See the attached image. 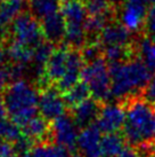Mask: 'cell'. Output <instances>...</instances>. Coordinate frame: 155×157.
<instances>
[{"label":"cell","instance_id":"cell-1","mask_svg":"<svg viewBox=\"0 0 155 157\" xmlns=\"http://www.w3.org/2000/svg\"><path fill=\"white\" fill-rule=\"evenodd\" d=\"M125 109L123 136L129 144L147 148L155 144V107L142 96L121 101Z\"/></svg>","mask_w":155,"mask_h":157},{"label":"cell","instance_id":"cell-2","mask_svg":"<svg viewBox=\"0 0 155 157\" xmlns=\"http://www.w3.org/2000/svg\"><path fill=\"white\" fill-rule=\"evenodd\" d=\"M151 72L139 57L112 63L110 66L112 98L123 101L142 93L151 79Z\"/></svg>","mask_w":155,"mask_h":157},{"label":"cell","instance_id":"cell-3","mask_svg":"<svg viewBox=\"0 0 155 157\" xmlns=\"http://www.w3.org/2000/svg\"><path fill=\"white\" fill-rule=\"evenodd\" d=\"M4 102L9 119L22 128L37 116L39 93L34 85L25 79H16L5 88Z\"/></svg>","mask_w":155,"mask_h":157},{"label":"cell","instance_id":"cell-4","mask_svg":"<svg viewBox=\"0 0 155 157\" xmlns=\"http://www.w3.org/2000/svg\"><path fill=\"white\" fill-rule=\"evenodd\" d=\"M60 12L66 22L65 45L69 47L81 49L87 43L86 22L89 16L88 9L82 1H64Z\"/></svg>","mask_w":155,"mask_h":157},{"label":"cell","instance_id":"cell-5","mask_svg":"<svg viewBox=\"0 0 155 157\" xmlns=\"http://www.w3.org/2000/svg\"><path fill=\"white\" fill-rule=\"evenodd\" d=\"M81 80L89 87L91 98L100 103H106L112 99L110 67L104 57L87 63L82 71Z\"/></svg>","mask_w":155,"mask_h":157},{"label":"cell","instance_id":"cell-6","mask_svg":"<svg viewBox=\"0 0 155 157\" xmlns=\"http://www.w3.org/2000/svg\"><path fill=\"white\" fill-rule=\"evenodd\" d=\"M10 35L14 41L37 48L45 41L41 24L31 14H20L10 24Z\"/></svg>","mask_w":155,"mask_h":157},{"label":"cell","instance_id":"cell-7","mask_svg":"<svg viewBox=\"0 0 155 157\" xmlns=\"http://www.w3.org/2000/svg\"><path fill=\"white\" fill-rule=\"evenodd\" d=\"M70 51H71V47H69L67 45L54 49V52L52 53L49 60L45 66L42 76H40L38 78L40 90L50 86V84L56 85L62 79L66 71Z\"/></svg>","mask_w":155,"mask_h":157},{"label":"cell","instance_id":"cell-8","mask_svg":"<svg viewBox=\"0 0 155 157\" xmlns=\"http://www.w3.org/2000/svg\"><path fill=\"white\" fill-rule=\"evenodd\" d=\"M78 136V126L71 115L64 113L50 123L49 141L64 146L71 153L77 149Z\"/></svg>","mask_w":155,"mask_h":157},{"label":"cell","instance_id":"cell-9","mask_svg":"<svg viewBox=\"0 0 155 157\" xmlns=\"http://www.w3.org/2000/svg\"><path fill=\"white\" fill-rule=\"evenodd\" d=\"M155 0H124L120 10V21L123 25L132 31H139L145 25L151 6Z\"/></svg>","mask_w":155,"mask_h":157},{"label":"cell","instance_id":"cell-10","mask_svg":"<svg viewBox=\"0 0 155 157\" xmlns=\"http://www.w3.org/2000/svg\"><path fill=\"white\" fill-rule=\"evenodd\" d=\"M67 105L65 103L63 94L56 87L47 86L40 90L39 94V111L40 115L52 122L64 115Z\"/></svg>","mask_w":155,"mask_h":157},{"label":"cell","instance_id":"cell-11","mask_svg":"<svg viewBox=\"0 0 155 157\" xmlns=\"http://www.w3.org/2000/svg\"><path fill=\"white\" fill-rule=\"evenodd\" d=\"M125 122V109L120 103H103L98 117L96 119L97 126L104 133H114L120 131Z\"/></svg>","mask_w":155,"mask_h":157},{"label":"cell","instance_id":"cell-12","mask_svg":"<svg viewBox=\"0 0 155 157\" xmlns=\"http://www.w3.org/2000/svg\"><path fill=\"white\" fill-rule=\"evenodd\" d=\"M102 138V131L97 124H91L81 128L77 144L81 157H103Z\"/></svg>","mask_w":155,"mask_h":157},{"label":"cell","instance_id":"cell-13","mask_svg":"<svg viewBox=\"0 0 155 157\" xmlns=\"http://www.w3.org/2000/svg\"><path fill=\"white\" fill-rule=\"evenodd\" d=\"M85 59L82 56L81 51L78 48H72L69 54V61L64 76L55 85V87L63 94L70 88L80 82L82 77V71L85 68Z\"/></svg>","mask_w":155,"mask_h":157},{"label":"cell","instance_id":"cell-14","mask_svg":"<svg viewBox=\"0 0 155 157\" xmlns=\"http://www.w3.org/2000/svg\"><path fill=\"white\" fill-rule=\"evenodd\" d=\"M102 105L103 103L95 100L94 98H89L81 102L80 105H78L77 107L72 108L71 116L74 119L77 126L79 128H83L88 125L94 124V121H96L98 117Z\"/></svg>","mask_w":155,"mask_h":157},{"label":"cell","instance_id":"cell-15","mask_svg":"<svg viewBox=\"0 0 155 157\" xmlns=\"http://www.w3.org/2000/svg\"><path fill=\"white\" fill-rule=\"evenodd\" d=\"M98 36L99 43L103 47L110 45H131V31L122 23H108Z\"/></svg>","mask_w":155,"mask_h":157},{"label":"cell","instance_id":"cell-16","mask_svg":"<svg viewBox=\"0 0 155 157\" xmlns=\"http://www.w3.org/2000/svg\"><path fill=\"white\" fill-rule=\"evenodd\" d=\"M40 24H41V29H42L46 40L55 45L64 39L66 22H65V18L62 12H58L54 15H50L41 20Z\"/></svg>","mask_w":155,"mask_h":157},{"label":"cell","instance_id":"cell-17","mask_svg":"<svg viewBox=\"0 0 155 157\" xmlns=\"http://www.w3.org/2000/svg\"><path fill=\"white\" fill-rule=\"evenodd\" d=\"M49 131L50 122L41 115L34 116L22 127V134L32 141L37 140L39 142L49 140Z\"/></svg>","mask_w":155,"mask_h":157},{"label":"cell","instance_id":"cell-18","mask_svg":"<svg viewBox=\"0 0 155 157\" xmlns=\"http://www.w3.org/2000/svg\"><path fill=\"white\" fill-rule=\"evenodd\" d=\"M62 5V0H29L30 14L33 15L39 22L60 12Z\"/></svg>","mask_w":155,"mask_h":157},{"label":"cell","instance_id":"cell-19","mask_svg":"<svg viewBox=\"0 0 155 157\" xmlns=\"http://www.w3.org/2000/svg\"><path fill=\"white\" fill-rule=\"evenodd\" d=\"M35 48L29 47L26 45L20 44L17 41L12 40V43L7 47L8 60L13 62V64L17 66H27L29 63L33 62Z\"/></svg>","mask_w":155,"mask_h":157},{"label":"cell","instance_id":"cell-20","mask_svg":"<svg viewBox=\"0 0 155 157\" xmlns=\"http://www.w3.org/2000/svg\"><path fill=\"white\" fill-rule=\"evenodd\" d=\"M69 149L54 141H42L30 150L32 157H70Z\"/></svg>","mask_w":155,"mask_h":157},{"label":"cell","instance_id":"cell-21","mask_svg":"<svg viewBox=\"0 0 155 157\" xmlns=\"http://www.w3.org/2000/svg\"><path fill=\"white\" fill-rule=\"evenodd\" d=\"M90 95V90L83 80L77 83L74 86H72L70 90L63 93V98H64L65 103H66L69 109L77 107L78 105H80L85 100L89 99Z\"/></svg>","mask_w":155,"mask_h":157},{"label":"cell","instance_id":"cell-22","mask_svg":"<svg viewBox=\"0 0 155 157\" xmlns=\"http://www.w3.org/2000/svg\"><path fill=\"white\" fill-rule=\"evenodd\" d=\"M125 139L123 134L114 133H105L102 138V149L105 157H116L122 151L125 146Z\"/></svg>","mask_w":155,"mask_h":157},{"label":"cell","instance_id":"cell-23","mask_svg":"<svg viewBox=\"0 0 155 157\" xmlns=\"http://www.w3.org/2000/svg\"><path fill=\"white\" fill-rule=\"evenodd\" d=\"M134 54V48L131 45H110L103 47V56L110 64L130 60Z\"/></svg>","mask_w":155,"mask_h":157},{"label":"cell","instance_id":"cell-24","mask_svg":"<svg viewBox=\"0 0 155 157\" xmlns=\"http://www.w3.org/2000/svg\"><path fill=\"white\" fill-rule=\"evenodd\" d=\"M139 59L144 62V64L151 70L152 72H155V43L151 38L142 37L138 40L136 46Z\"/></svg>","mask_w":155,"mask_h":157},{"label":"cell","instance_id":"cell-25","mask_svg":"<svg viewBox=\"0 0 155 157\" xmlns=\"http://www.w3.org/2000/svg\"><path fill=\"white\" fill-rule=\"evenodd\" d=\"M54 49H55L54 44L50 43V41H48V40L42 41V43L34 49L33 62L35 63V68H37V71H38V78L40 76H42L45 66H46L47 61L49 60L52 53L54 52Z\"/></svg>","mask_w":155,"mask_h":157},{"label":"cell","instance_id":"cell-26","mask_svg":"<svg viewBox=\"0 0 155 157\" xmlns=\"http://www.w3.org/2000/svg\"><path fill=\"white\" fill-rule=\"evenodd\" d=\"M108 18H110V14H96V15L89 14L86 22L87 35H99L102 30L105 28V25L107 24Z\"/></svg>","mask_w":155,"mask_h":157},{"label":"cell","instance_id":"cell-27","mask_svg":"<svg viewBox=\"0 0 155 157\" xmlns=\"http://www.w3.org/2000/svg\"><path fill=\"white\" fill-rule=\"evenodd\" d=\"M22 8L23 0H4L0 2V13L8 23L21 14Z\"/></svg>","mask_w":155,"mask_h":157},{"label":"cell","instance_id":"cell-28","mask_svg":"<svg viewBox=\"0 0 155 157\" xmlns=\"http://www.w3.org/2000/svg\"><path fill=\"white\" fill-rule=\"evenodd\" d=\"M22 130L12 121L5 119L0 122V138L8 142H16L22 138Z\"/></svg>","mask_w":155,"mask_h":157},{"label":"cell","instance_id":"cell-29","mask_svg":"<svg viewBox=\"0 0 155 157\" xmlns=\"http://www.w3.org/2000/svg\"><path fill=\"white\" fill-rule=\"evenodd\" d=\"M88 13L90 15L96 14H111L112 7L110 0H86Z\"/></svg>","mask_w":155,"mask_h":157},{"label":"cell","instance_id":"cell-30","mask_svg":"<svg viewBox=\"0 0 155 157\" xmlns=\"http://www.w3.org/2000/svg\"><path fill=\"white\" fill-rule=\"evenodd\" d=\"M142 98L155 107V74L154 76H152L150 82L147 83L145 88L142 90Z\"/></svg>","mask_w":155,"mask_h":157},{"label":"cell","instance_id":"cell-31","mask_svg":"<svg viewBox=\"0 0 155 157\" xmlns=\"http://www.w3.org/2000/svg\"><path fill=\"white\" fill-rule=\"evenodd\" d=\"M0 157H18V151L8 141H0Z\"/></svg>","mask_w":155,"mask_h":157},{"label":"cell","instance_id":"cell-32","mask_svg":"<svg viewBox=\"0 0 155 157\" xmlns=\"http://www.w3.org/2000/svg\"><path fill=\"white\" fill-rule=\"evenodd\" d=\"M116 157H147V156L142 153V149L131 146V147H124V148L122 149V151Z\"/></svg>","mask_w":155,"mask_h":157},{"label":"cell","instance_id":"cell-33","mask_svg":"<svg viewBox=\"0 0 155 157\" xmlns=\"http://www.w3.org/2000/svg\"><path fill=\"white\" fill-rule=\"evenodd\" d=\"M145 28L150 35L155 32V4L152 5L150 10H148L146 22H145Z\"/></svg>","mask_w":155,"mask_h":157},{"label":"cell","instance_id":"cell-34","mask_svg":"<svg viewBox=\"0 0 155 157\" xmlns=\"http://www.w3.org/2000/svg\"><path fill=\"white\" fill-rule=\"evenodd\" d=\"M10 78H12L10 71L8 69H6V68H4L2 66H0V91L7 87Z\"/></svg>","mask_w":155,"mask_h":157},{"label":"cell","instance_id":"cell-35","mask_svg":"<svg viewBox=\"0 0 155 157\" xmlns=\"http://www.w3.org/2000/svg\"><path fill=\"white\" fill-rule=\"evenodd\" d=\"M6 116H7V110H6V105L4 102V98L0 96V122L5 121Z\"/></svg>","mask_w":155,"mask_h":157},{"label":"cell","instance_id":"cell-36","mask_svg":"<svg viewBox=\"0 0 155 157\" xmlns=\"http://www.w3.org/2000/svg\"><path fill=\"white\" fill-rule=\"evenodd\" d=\"M7 59H8L7 48H5L2 45L0 44V66H2V63H5Z\"/></svg>","mask_w":155,"mask_h":157},{"label":"cell","instance_id":"cell-37","mask_svg":"<svg viewBox=\"0 0 155 157\" xmlns=\"http://www.w3.org/2000/svg\"><path fill=\"white\" fill-rule=\"evenodd\" d=\"M8 24V22L5 20V17L1 15V13H0V36L4 35L5 32V29H6V25Z\"/></svg>","mask_w":155,"mask_h":157},{"label":"cell","instance_id":"cell-38","mask_svg":"<svg viewBox=\"0 0 155 157\" xmlns=\"http://www.w3.org/2000/svg\"><path fill=\"white\" fill-rule=\"evenodd\" d=\"M22 157H32V156H31L30 151H29V153H25V154H23V156H22Z\"/></svg>","mask_w":155,"mask_h":157},{"label":"cell","instance_id":"cell-39","mask_svg":"<svg viewBox=\"0 0 155 157\" xmlns=\"http://www.w3.org/2000/svg\"><path fill=\"white\" fill-rule=\"evenodd\" d=\"M150 36H151L150 38H151V39L153 40V41H154V43H155V32H154V33H152V35H150Z\"/></svg>","mask_w":155,"mask_h":157},{"label":"cell","instance_id":"cell-40","mask_svg":"<svg viewBox=\"0 0 155 157\" xmlns=\"http://www.w3.org/2000/svg\"><path fill=\"white\" fill-rule=\"evenodd\" d=\"M64 1H86V0H64Z\"/></svg>","mask_w":155,"mask_h":157},{"label":"cell","instance_id":"cell-41","mask_svg":"<svg viewBox=\"0 0 155 157\" xmlns=\"http://www.w3.org/2000/svg\"><path fill=\"white\" fill-rule=\"evenodd\" d=\"M152 157H155V148H154V150H153V154H152Z\"/></svg>","mask_w":155,"mask_h":157},{"label":"cell","instance_id":"cell-42","mask_svg":"<svg viewBox=\"0 0 155 157\" xmlns=\"http://www.w3.org/2000/svg\"><path fill=\"white\" fill-rule=\"evenodd\" d=\"M73 157H81V156H73Z\"/></svg>","mask_w":155,"mask_h":157}]
</instances>
